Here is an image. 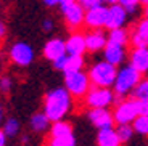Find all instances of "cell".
Segmentation results:
<instances>
[{
	"label": "cell",
	"instance_id": "cell-40",
	"mask_svg": "<svg viewBox=\"0 0 148 146\" xmlns=\"http://www.w3.org/2000/svg\"><path fill=\"white\" fill-rule=\"evenodd\" d=\"M140 3H142V5H145V7H147V5H148V0H140Z\"/></svg>",
	"mask_w": 148,
	"mask_h": 146
},
{
	"label": "cell",
	"instance_id": "cell-8",
	"mask_svg": "<svg viewBox=\"0 0 148 146\" xmlns=\"http://www.w3.org/2000/svg\"><path fill=\"white\" fill-rule=\"evenodd\" d=\"M8 56L16 66L26 68L34 61V50L26 42H15L8 50Z\"/></svg>",
	"mask_w": 148,
	"mask_h": 146
},
{
	"label": "cell",
	"instance_id": "cell-28",
	"mask_svg": "<svg viewBox=\"0 0 148 146\" xmlns=\"http://www.w3.org/2000/svg\"><path fill=\"white\" fill-rule=\"evenodd\" d=\"M11 87H13L11 77L0 76V93H2V95H8V93L11 91Z\"/></svg>",
	"mask_w": 148,
	"mask_h": 146
},
{
	"label": "cell",
	"instance_id": "cell-26",
	"mask_svg": "<svg viewBox=\"0 0 148 146\" xmlns=\"http://www.w3.org/2000/svg\"><path fill=\"white\" fill-rule=\"evenodd\" d=\"M132 95L135 100H142V101H148V77L147 79H142L138 82V85L134 88Z\"/></svg>",
	"mask_w": 148,
	"mask_h": 146
},
{
	"label": "cell",
	"instance_id": "cell-34",
	"mask_svg": "<svg viewBox=\"0 0 148 146\" xmlns=\"http://www.w3.org/2000/svg\"><path fill=\"white\" fill-rule=\"evenodd\" d=\"M42 2H44L45 5H47V7H55V5H60L61 3V0H42Z\"/></svg>",
	"mask_w": 148,
	"mask_h": 146
},
{
	"label": "cell",
	"instance_id": "cell-33",
	"mask_svg": "<svg viewBox=\"0 0 148 146\" xmlns=\"http://www.w3.org/2000/svg\"><path fill=\"white\" fill-rule=\"evenodd\" d=\"M5 35H7V26L0 21V42L5 39Z\"/></svg>",
	"mask_w": 148,
	"mask_h": 146
},
{
	"label": "cell",
	"instance_id": "cell-32",
	"mask_svg": "<svg viewBox=\"0 0 148 146\" xmlns=\"http://www.w3.org/2000/svg\"><path fill=\"white\" fill-rule=\"evenodd\" d=\"M53 21L52 19H44V23H42V29L45 31V32H50V31L53 29Z\"/></svg>",
	"mask_w": 148,
	"mask_h": 146
},
{
	"label": "cell",
	"instance_id": "cell-37",
	"mask_svg": "<svg viewBox=\"0 0 148 146\" xmlns=\"http://www.w3.org/2000/svg\"><path fill=\"white\" fill-rule=\"evenodd\" d=\"M21 141L24 143V145H26V143H29V136H27V135H23V136H21Z\"/></svg>",
	"mask_w": 148,
	"mask_h": 146
},
{
	"label": "cell",
	"instance_id": "cell-19",
	"mask_svg": "<svg viewBox=\"0 0 148 146\" xmlns=\"http://www.w3.org/2000/svg\"><path fill=\"white\" fill-rule=\"evenodd\" d=\"M130 63L138 72H148V48H134L130 51Z\"/></svg>",
	"mask_w": 148,
	"mask_h": 146
},
{
	"label": "cell",
	"instance_id": "cell-17",
	"mask_svg": "<svg viewBox=\"0 0 148 146\" xmlns=\"http://www.w3.org/2000/svg\"><path fill=\"white\" fill-rule=\"evenodd\" d=\"M66 51L68 55L82 56L87 51V44H85V35L81 32H73L66 39Z\"/></svg>",
	"mask_w": 148,
	"mask_h": 146
},
{
	"label": "cell",
	"instance_id": "cell-14",
	"mask_svg": "<svg viewBox=\"0 0 148 146\" xmlns=\"http://www.w3.org/2000/svg\"><path fill=\"white\" fill-rule=\"evenodd\" d=\"M85 61H84V56H76V55H64L63 58H60L58 61L53 63L58 71H61L63 74L68 72H76V71H82Z\"/></svg>",
	"mask_w": 148,
	"mask_h": 146
},
{
	"label": "cell",
	"instance_id": "cell-22",
	"mask_svg": "<svg viewBox=\"0 0 148 146\" xmlns=\"http://www.w3.org/2000/svg\"><path fill=\"white\" fill-rule=\"evenodd\" d=\"M129 39H130V34L127 32L124 27L111 29L110 34H108V42H110V44H118V45H122V47H126L127 45Z\"/></svg>",
	"mask_w": 148,
	"mask_h": 146
},
{
	"label": "cell",
	"instance_id": "cell-11",
	"mask_svg": "<svg viewBox=\"0 0 148 146\" xmlns=\"http://www.w3.org/2000/svg\"><path fill=\"white\" fill-rule=\"evenodd\" d=\"M87 117L92 122V125H95L98 130L100 128H110L114 125L113 113H110L108 108H93V109H89Z\"/></svg>",
	"mask_w": 148,
	"mask_h": 146
},
{
	"label": "cell",
	"instance_id": "cell-7",
	"mask_svg": "<svg viewBox=\"0 0 148 146\" xmlns=\"http://www.w3.org/2000/svg\"><path fill=\"white\" fill-rule=\"evenodd\" d=\"M138 116L137 111V100L135 98H127L118 101L114 111H113V117H114V124H132Z\"/></svg>",
	"mask_w": 148,
	"mask_h": 146
},
{
	"label": "cell",
	"instance_id": "cell-24",
	"mask_svg": "<svg viewBox=\"0 0 148 146\" xmlns=\"http://www.w3.org/2000/svg\"><path fill=\"white\" fill-rule=\"evenodd\" d=\"M45 146H76V136L74 133L66 136H48Z\"/></svg>",
	"mask_w": 148,
	"mask_h": 146
},
{
	"label": "cell",
	"instance_id": "cell-23",
	"mask_svg": "<svg viewBox=\"0 0 148 146\" xmlns=\"http://www.w3.org/2000/svg\"><path fill=\"white\" fill-rule=\"evenodd\" d=\"M2 130L5 132V135L8 138H15V136L19 135V132H21V124H19L18 119L10 117V119H5L3 125H2Z\"/></svg>",
	"mask_w": 148,
	"mask_h": 146
},
{
	"label": "cell",
	"instance_id": "cell-2",
	"mask_svg": "<svg viewBox=\"0 0 148 146\" xmlns=\"http://www.w3.org/2000/svg\"><path fill=\"white\" fill-rule=\"evenodd\" d=\"M140 81H142V72H138L132 64L122 66L118 71L116 81L113 84V90H114L118 98H124L126 95L132 93L134 88L137 87Z\"/></svg>",
	"mask_w": 148,
	"mask_h": 146
},
{
	"label": "cell",
	"instance_id": "cell-41",
	"mask_svg": "<svg viewBox=\"0 0 148 146\" xmlns=\"http://www.w3.org/2000/svg\"><path fill=\"white\" fill-rule=\"evenodd\" d=\"M68 2H74V0H61V3H68ZM60 3V5H61Z\"/></svg>",
	"mask_w": 148,
	"mask_h": 146
},
{
	"label": "cell",
	"instance_id": "cell-18",
	"mask_svg": "<svg viewBox=\"0 0 148 146\" xmlns=\"http://www.w3.org/2000/svg\"><path fill=\"white\" fill-rule=\"evenodd\" d=\"M122 141L119 138L116 128H100L97 133V146H121Z\"/></svg>",
	"mask_w": 148,
	"mask_h": 146
},
{
	"label": "cell",
	"instance_id": "cell-35",
	"mask_svg": "<svg viewBox=\"0 0 148 146\" xmlns=\"http://www.w3.org/2000/svg\"><path fill=\"white\" fill-rule=\"evenodd\" d=\"M7 138L8 136L5 135V132L0 128V146H7Z\"/></svg>",
	"mask_w": 148,
	"mask_h": 146
},
{
	"label": "cell",
	"instance_id": "cell-1",
	"mask_svg": "<svg viewBox=\"0 0 148 146\" xmlns=\"http://www.w3.org/2000/svg\"><path fill=\"white\" fill-rule=\"evenodd\" d=\"M73 108V96L64 87L52 88L44 96V113L52 122L63 121Z\"/></svg>",
	"mask_w": 148,
	"mask_h": 146
},
{
	"label": "cell",
	"instance_id": "cell-3",
	"mask_svg": "<svg viewBox=\"0 0 148 146\" xmlns=\"http://www.w3.org/2000/svg\"><path fill=\"white\" fill-rule=\"evenodd\" d=\"M89 77L93 87H113L118 76V69L114 64L108 61H97L95 64L90 66L89 69Z\"/></svg>",
	"mask_w": 148,
	"mask_h": 146
},
{
	"label": "cell",
	"instance_id": "cell-38",
	"mask_svg": "<svg viewBox=\"0 0 148 146\" xmlns=\"http://www.w3.org/2000/svg\"><path fill=\"white\" fill-rule=\"evenodd\" d=\"M106 3H110V5H113V3H119V0H105Z\"/></svg>",
	"mask_w": 148,
	"mask_h": 146
},
{
	"label": "cell",
	"instance_id": "cell-29",
	"mask_svg": "<svg viewBox=\"0 0 148 146\" xmlns=\"http://www.w3.org/2000/svg\"><path fill=\"white\" fill-rule=\"evenodd\" d=\"M119 3L126 8L129 13H134L138 8V5H140V0H119Z\"/></svg>",
	"mask_w": 148,
	"mask_h": 146
},
{
	"label": "cell",
	"instance_id": "cell-25",
	"mask_svg": "<svg viewBox=\"0 0 148 146\" xmlns=\"http://www.w3.org/2000/svg\"><path fill=\"white\" fill-rule=\"evenodd\" d=\"M134 132L140 136H148V116H137V119L132 122Z\"/></svg>",
	"mask_w": 148,
	"mask_h": 146
},
{
	"label": "cell",
	"instance_id": "cell-12",
	"mask_svg": "<svg viewBox=\"0 0 148 146\" xmlns=\"http://www.w3.org/2000/svg\"><path fill=\"white\" fill-rule=\"evenodd\" d=\"M66 53V40L60 39V37H53V39L47 40V44L44 45V58L52 63L63 58Z\"/></svg>",
	"mask_w": 148,
	"mask_h": 146
},
{
	"label": "cell",
	"instance_id": "cell-4",
	"mask_svg": "<svg viewBox=\"0 0 148 146\" xmlns=\"http://www.w3.org/2000/svg\"><path fill=\"white\" fill-rule=\"evenodd\" d=\"M64 88L69 91V95L73 98L84 100V96L92 88V82H90L89 74H85L84 71L64 74Z\"/></svg>",
	"mask_w": 148,
	"mask_h": 146
},
{
	"label": "cell",
	"instance_id": "cell-30",
	"mask_svg": "<svg viewBox=\"0 0 148 146\" xmlns=\"http://www.w3.org/2000/svg\"><path fill=\"white\" fill-rule=\"evenodd\" d=\"M79 3L85 8V10H89V8H93V7H98L105 2V0H77Z\"/></svg>",
	"mask_w": 148,
	"mask_h": 146
},
{
	"label": "cell",
	"instance_id": "cell-9",
	"mask_svg": "<svg viewBox=\"0 0 148 146\" xmlns=\"http://www.w3.org/2000/svg\"><path fill=\"white\" fill-rule=\"evenodd\" d=\"M106 16H108V7L98 5L85 10V21L84 24L89 29H103L106 27Z\"/></svg>",
	"mask_w": 148,
	"mask_h": 146
},
{
	"label": "cell",
	"instance_id": "cell-21",
	"mask_svg": "<svg viewBox=\"0 0 148 146\" xmlns=\"http://www.w3.org/2000/svg\"><path fill=\"white\" fill-rule=\"evenodd\" d=\"M73 133V125L68 121H56L52 122L50 130H48V136H66Z\"/></svg>",
	"mask_w": 148,
	"mask_h": 146
},
{
	"label": "cell",
	"instance_id": "cell-31",
	"mask_svg": "<svg viewBox=\"0 0 148 146\" xmlns=\"http://www.w3.org/2000/svg\"><path fill=\"white\" fill-rule=\"evenodd\" d=\"M137 111H138V116H148V101L137 100Z\"/></svg>",
	"mask_w": 148,
	"mask_h": 146
},
{
	"label": "cell",
	"instance_id": "cell-10",
	"mask_svg": "<svg viewBox=\"0 0 148 146\" xmlns=\"http://www.w3.org/2000/svg\"><path fill=\"white\" fill-rule=\"evenodd\" d=\"M129 11L122 7L121 3H113L108 7V16H106V29H119L124 27L127 23Z\"/></svg>",
	"mask_w": 148,
	"mask_h": 146
},
{
	"label": "cell",
	"instance_id": "cell-5",
	"mask_svg": "<svg viewBox=\"0 0 148 146\" xmlns=\"http://www.w3.org/2000/svg\"><path fill=\"white\" fill-rule=\"evenodd\" d=\"M116 93L110 87H92L84 96V104L90 109L93 108H108L116 101Z\"/></svg>",
	"mask_w": 148,
	"mask_h": 146
},
{
	"label": "cell",
	"instance_id": "cell-39",
	"mask_svg": "<svg viewBox=\"0 0 148 146\" xmlns=\"http://www.w3.org/2000/svg\"><path fill=\"white\" fill-rule=\"evenodd\" d=\"M143 15H145V18H148V5L143 8Z\"/></svg>",
	"mask_w": 148,
	"mask_h": 146
},
{
	"label": "cell",
	"instance_id": "cell-20",
	"mask_svg": "<svg viewBox=\"0 0 148 146\" xmlns=\"http://www.w3.org/2000/svg\"><path fill=\"white\" fill-rule=\"evenodd\" d=\"M50 122L52 121L47 117L45 113H36L31 117L29 127H31V130L36 132V133H44V132L50 130Z\"/></svg>",
	"mask_w": 148,
	"mask_h": 146
},
{
	"label": "cell",
	"instance_id": "cell-15",
	"mask_svg": "<svg viewBox=\"0 0 148 146\" xmlns=\"http://www.w3.org/2000/svg\"><path fill=\"white\" fill-rule=\"evenodd\" d=\"M85 44H87V51L90 53L101 51L108 44V35L101 29H90V32L85 34Z\"/></svg>",
	"mask_w": 148,
	"mask_h": 146
},
{
	"label": "cell",
	"instance_id": "cell-6",
	"mask_svg": "<svg viewBox=\"0 0 148 146\" xmlns=\"http://www.w3.org/2000/svg\"><path fill=\"white\" fill-rule=\"evenodd\" d=\"M61 15H63V19L68 24V27H71L73 31H77L85 21V8L77 0L61 3Z\"/></svg>",
	"mask_w": 148,
	"mask_h": 146
},
{
	"label": "cell",
	"instance_id": "cell-36",
	"mask_svg": "<svg viewBox=\"0 0 148 146\" xmlns=\"http://www.w3.org/2000/svg\"><path fill=\"white\" fill-rule=\"evenodd\" d=\"M5 122V111H3V104L0 103V125H3Z\"/></svg>",
	"mask_w": 148,
	"mask_h": 146
},
{
	"label": "cell",
	"instance_id": "cell-27",
	"mask_svg": "<svg viewBox=\"0 0 148 146\" xmlns=\"http://www.w3.org/2000/svg\"><path fill=\"white\" fill-rule=\"evenodd\" d=\"M116 132H118V135H119V138H121L122 143H129L130 140H132L134 133H135L132 124H121V125H118V127H116Z\"/></svg>",
	"mask_w": 148,
	"mask_h": 146
},
{
	"label": "cell",
	"instance_id": "cell-16",
	"mask_svg": "<svg viewBox=\"0 0 148 146\" xmlns=\"http://www.w3.org/2000/svg\"><path fill=\"white\" fill-rule=\"evenodd\" d=\"M126 47H122V45H118V44H110L108 42L106 47L103 48V59L108 63H111V64L114 66H119L124 63V59H126Z\"/></svg>",
	"mask_w": 148,
	"mask_h": 146
},
{
	"label": "cell",
	"instance_id": "cell-13",
	"mask_svg": "<svg viewBox=\"0 0 148 146\" xmlns=\"http://www.w3.org/2000/svg\"><path fill=\"white\" fill-rule=\"evenodd\" d=\"M129 42L134 48H148V18H143L135 24L130 32Z\"/></svg>",
	"mask_w": 148,
	"mask_h": 146
}]
</instances>
